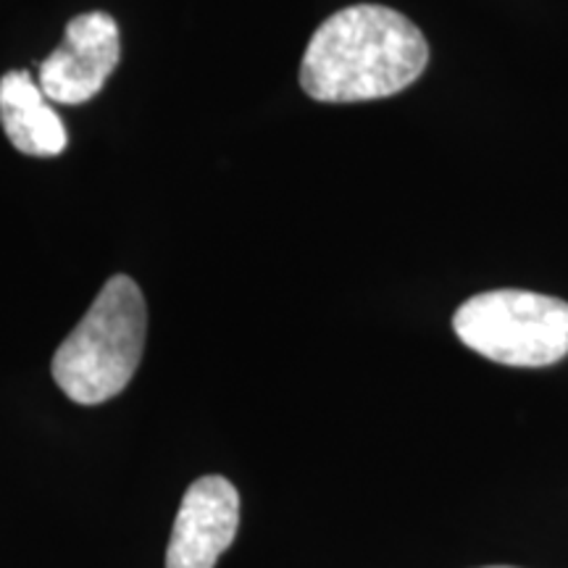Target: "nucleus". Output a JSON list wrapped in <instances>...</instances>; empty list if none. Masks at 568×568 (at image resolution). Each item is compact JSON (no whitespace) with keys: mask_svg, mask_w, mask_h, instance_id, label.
Segmentation results:
<instances>
[{"mask_svg":"<svg viewBox=\"0 0 568 568\" xmlns=\"http://www.w3.org/2000/svg\"><path fill=\"white\" fill-rule=\"evenodd\" d=\"M429 63L418 27L387 6L361 3L332 13L301 63V88L318 103L389 98L414 84Z\"/></svg>","mask_w":568,"mask_h":568,"instance_id":"obj_1","label":"nucleus"},{"mask_svg":"<svg viewBox=\"0 0 568 568\" xmlns=\"http://www.w3.org/2000/svg\"><path fill=\"white\" fill-rule=\"evenodd\" d=\"M148 337V308L138 282L111 276L74 332L53 355V379L69 400L98 406L130 385Z\"/></svg>","mask_w":568,"mask_h":568,"instance_id":"obj_2","label":"nucleus"},{"mask_svg":"<svg viewBox=\"0 0 568 568\" xmlns=\"http://www.w3.org/2000/svg\"><path fill=\"white\" fill-rule=\"evenodd\" d=\"M460 343L503 366L542 368L568 355V303L527 290L468 297L453 316Z\"/></svg>","mask_w":568,"mask_h":568,"instance_id":"obj_3","label":"nucleus"},{"mask_svg":"<svg viewBox=\"0 0 568 568\" xmlns=\"http://www.w3.org/2000/svg\"><path fill=\"white\" fill-rule=\"evenodd\" d=\"M122 59L116 19L103 11L80 13L67 24V38L40 63V90L51 103H88Z\"/></svg>","mask_w":568,"mask_h":568,"instance_id":"obj_4","label":"nucleus"},{"mask_svg":"<svg viewBox=\"0 0 568 568\" xmlns=\"http://www.w3.org/2000/svg\"><path fill=\"white\" fill-rule=\"evenodd\" d=\"M240 495L230 479L201 477L190 485L176 514L166 568H213L237 537Z\"/></svg>","mask_w":568,"mask_h":568,"instance_id":"obj_5","label":"nucleus"},{"mask_svg":"<svg viewBox=\"0 0 568 568\" xmlns=\"http://www.w3.org/2000/svg\"><path fill=\"white\" fill-rule=\"evenodd\" d=\"M0 124L19 153L53 159L67 151V126L30 71H9L0 80Z\"/></svg>","mask_w":568,"mask_h":568,"instance_id":"obj_6","label":"nucleus"},{"mask_svg":"<svg viewBox=\"0 0 568 568\" xmlns=\"http://www.w3.org/2000/svg\"><path fill=\"white\" fill-rule=\"evenodd\" d=\"M485 568H514V566H485Z\"/></svg>","mask_w":568,"mask_h":568,"instance_id":"obj_7","label":"nucleus"}]
</instances>
